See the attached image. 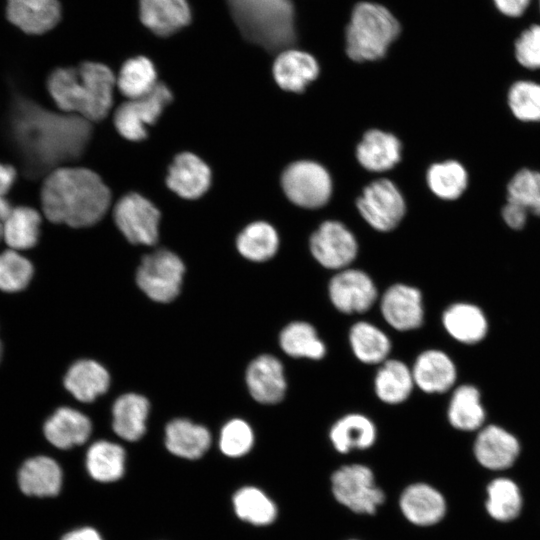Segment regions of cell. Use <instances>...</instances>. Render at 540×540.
Here are the masks:
<instances>
[{"label":"cell","instance_id":"6da1fadb","mask_svg":"<svg viewBox=\"0 0 540 540\" xmlns=\"http://www.w3.org/2000/svg\"><path fill=\"white\" fill-rule=\"evenodd\" d=\"M12 136L30 173L46 175L85 157L95 124L18 99L11 113Z\"/></svg>","mask_w":540,"mask_h":540},{"label":"cell","instance_id":"7a4b0ae2","mask_svg":"<svg viewBox=\"0 0 540 540\" xmlns=\"http://www.w3.org/2000/svg\"><path fill=\"white\" fill-rule=\"evenodd\" d=\"M113 199L111 189L96 171L76 165L49 172L40 192L45 217L74 229L90 228L105 219Z\"/></svg>","mask_w":540,"mask_h":540},{"label":"cell","instance_id":"3957f363","mask_svg":"<svg viewBox=\"0 0 540 540\" xmlns=\"http://www.w3.org/2000/svg\"><path fill=\"white\" fill-rule=\"evenodd\" d=\"M116 74L107 64L83 61L60 67L47 79V90L60 112L98 124L114 109Z\"/></svg>","mask_w":540,"mask_h":540},{"label":"cell","instance_id":"277c9868","mask_svg":"<svg viewBox=\"0 0 540 540\" xmlns=\"http://www.w3.org/2000/svg\"><path fill=\"white\" fill-rule=\"evenodd\" d=\"M241 37L269 54L295 48L300 41L293 0H226Z\"/></svg>","mask_w":540,"mask_h":540},{"label":"cell","instance_id":"5b68a950","mask_svg":"<svg viewBox=\"0 0 540 540\" xmlns=\"http://www.w3.org/2000/svg\"><path fill=\"white\" fill-rule=\"evenodd\" d=\"M401 32L400 22L387 7L359 1L354 4L344 30L346 55L359 63L381 60Z\"/></svg>","mask_w":540,"mask_h":540},{"label":"cell","instance_id":"8992f818","mask_svg":"<svg viewBox=\"0 0 540 540\" xmlns=\"http://www.w3.org/2000/svg\"><path fill=\"white\" fill-rule=\"evenodd\" d=\"M173 100L171 88L159 80L149 93L118 104L113 111L112 124L125 140L142 142L148 138L150 128L158 123Z\"/></svg>","mask_w":540,"mask_h":540},{"label":"cell","instance_id":"52a82bcc","mask_svg":"<svg viewBox=\"0 0 540 540\" xmlns=\"http://www.w3.org/2000/svg\"><path fill=\"white\" fill-rule=\"evenodd\" d=\"M111 219L122 237L132 245L153 246L159 240L161 210L138 192H128L117 198Z\"/></svg>","mask_w":540,"mask_h":540},{"label":"cell","instance_id":"ba28073f","mask_svg":"<svg viewBox=\"0 0 540 540\" xmlns=\"http://www.w3.org/2000/svg\"><path fill=\"white\" fill-rule=\"evenodd\" d=\"M184 273L182 259L169 249L159 248L142 257L136 283L150 299L167 303L179 294Z\"/></svg>","mask_w":540,"mask_h":540},{"label":"cell","instance_id":"9c48e42d","mask_svg":"<svg viewBox=\"0 0 540 540\" xmlns=\"http://www.w3.org/2000/svg\"><path fill=\"white\" fill-rule=\"evenodd\" d=\"M332 494L337 502L357 514H374L385 501L372 470L362 464L345 465L331 476Z\"/></svg>","mask_w":540,"mask_h":540},{"label":"cell","instance_id":"30bf717a","mask_svg":"<svg viewBox=\"0 0 540 540\" xmlns=\"http://www.w3.org/2000/svg\"><path fill=\"white\" fill-rule=\"evenodd\" d=\"M281 186L292 203L309 209L325 205L332 193V181L326 169L307 160L290 164L282 173Z\"/></svg>","mask_w":540,"mask_h":540},{"label":"cell","instance_id":"8fae6325","mask_svg":"<svg viewBox=\"0 0 540 540\" xmlns=\"http://www.w3.org/2000/svg\"><path fill=\"white\" fill-rule=\"evenodd\" d=\"M364 220L382 232L393 230L405 214V202L398 188L387 179L370 183L357 200Z\"/></svg>","mask_w":540,"mask_h":540},{"label":"cell","instance_id":"7c38bea8","mask_svg":"<svg viewBox=\"0 0 540 540\" xmlns=\"http://www.w3.org/2000/svg\"><path fill=\"white\" fill-rule=\"evenodd\" d=\"M212 182L213 172L209 164L189 151L176 154L166 170V187L183 200L202 198L210 190Z\"/></svg>","mask_w":540,"mask_h":540},{"label":"cell","instance_id":"4fadbf2b","mask_svg":"<svg viewBox=\"0 0 540 540\" xmlns=\"http://www.w3.org/2000/svg\"><path fill=\"white\" fill-rule=\"evenodd\" d=\"M357 249L354 235L337 221L322 223L310 238L313 257L328 269L347 267L355 259Z\"/></svg>","mask_w":540,"mask_h":540},{"label":"cell","instance_id":"5bb4252c","mask_svg":"<svg viewBox=\"0 0 540 540\" xmlns=\"http://www.w3.org/2000/svg\"><path fill=\"white\" fill-rule=\"evenodd\" d=\"M330 300L340 312L363 313L370 309L377 299V289L365 272L344 269L337 273L328 286Z\"/></svg>","mask_w":540,"mask_h":540},{"label":"cell","instance_id":"9a60e30c","mask_svg":"<svg viewBox=\"0 0 540 540\" xmlns=\"http://www.w3.org/2000/svg\"><path fill=\"white\" fill-rule=\"evenodd\" d=\"M381 312L386 322L396 330L417 329L424 318L421 292L409 285L394 284L382 296Z\"/></svg>","mask_w":540,"mask_h":540},{"label":"cell","instance_id":"2e32d148","mask_svg":"<svg viewBox=\"0 0 540 540\" xmlns=\"http://www.w3.org/2000/svg\"><path fill=\"white\" fill-rule=\"evenodd\" d=\"M251 396L262 404H276L285 396L287 383L281 361L273 355L256 357L246 370Z\"/></svg>","mask_w":540,"mask_h":540},{"label":"cell","instance_id":"e0dca14e","mask_svg":"<svg viewBox=\"0 0 540 540\" xmlns=\"http://www.w3.org/2000/svg\"><path fill=\"white\" fill-rule=\"evenodd\" d=\"M141 23L158 37H169L192 20L187 0H139Z\"/></svg>","mask_w":540,"mask_h":540},{"label":"cell","instance_id":"ac0fdd59","mask_svg":"<svg viewBox=\"0 0 540 540\" xmlns=\"http://www.w3.org/2000/svg\"><path fill=\"white\" fill-rule=\"evenodd\" d=\"M316 58L308 52L295 48L277 54L272 75L276 84L285 91L300 93L319 75Z\"/></svg>","mask_w":540,"mask_h":540},{"label":"cell","instance_id":"d6986e66","mask_svg":"<svg viewBox=\"0 0 540 540\" xmlns=\"http://www.w3.org/2000/svg\"><path fill=\"white\" fill-rule=\"evenodd\" d=\"M403 516L417 526H431L441 521L446 512L443 495L425 483L406 487L399 498Z\"/></svg>","mask_w":540,"mask_h":540},{"label":"cell","instance_id":"ffe728a7","mask_svg":"<svg viewBox=\"0 0 540 540\" xmlns=\"http://www.w3.org/2000/svg\"><path fill=\"white\" fill-rule=\"evenodd\" d=\"M9 21L29 34L53 29L61 18L58 0H7Z\"/></svg>","mask_w":540,"mask_h":540},{"label":"cell","instance_id":"44dd1931","mask_svg":"<svg viewBox=\"0 0 540 540\" xmlns=\"http://www.w3.org/2000/svg\"><path fill=\"white\" fill-rule=\"evenodd\" d=\"M520 451L517 439L504 429L490 425L478 435L474 453L479 463L491 470L510 467Z\"/></svg>","mask_w":540,"mask_h":540},{"label":"cell","instance_id":"7402d4cb","mask_svg":"<svg viewBox=\"0 0 540 540\" xmlns=\"http://www.w3.org/2000/svg\"><path fill=\"white\" fill-rule=\"evenodd\" d=\"M91 431L90 419L70 407L58 408L44 424L46 439L60 449L83 444L89 438Z\"/></svg>","mask_w":540,"mask_h":540},{"label":"cell","instance_id":"603a6c76","mask_svg":"<svg viewBox=\"0 0 540 540\" xmlns=\"http://www.w3.org/2000/svg\"><path fill=\"white\" fill-rule=\"evenodd\" d=\"M412 370L414 383L426 393H442L455 382L456 369L452 360L442 351L421 353Z\"/></svg>","mask_w":540,"mask_h":540},{"label":"cell","instance_id":"cb8c5ba5","mask_svg":"<svg viewBox=\"0 0 540 540\" xmlns=\"http://www.w3.org/2000/svg\"><path fill=\"white\" fill-rule=\"evenodd\" d=\"M362 167L372 172L393 168L401 158V144L393 134L381 130L367 131L356 149Z\"/></svg>","mask_w":540,"mask_h":540},{"label":"cell","instance_id":"d4e9b609","mask_svg":"<svg viewBox=\"0 0 540 540\" xmlns=\"http://www.w3.org/2000/svg\"><path fill=\"white\" fill-rule=\"evenodd\" d=\"M110 384L108 371L91 359L76 361L64 377V386L72 396L85 403L94 401L105 393Z\"/></svg>","mask_w":540,"mask_h":540},{"label":"cell","instance_id":"484cf974","mask_svg":"<svg viewBox=\"0 0 540 540\" xmlns=\"http://www.w3.org/2000/svg\"><path fill=\"white\" fill-rule=\"evenodd\" d=\"M19 486L28 496H54L62 483V473L55 460L46 456L28 459L20 468Z\"/></svg>","mask_w":540,"mask_h":540},{"label":"cell","instance_id":"4316f807","mask_svg":"<svg viewBox=\"0 0 540 540\" xmlns=\"http://www.w3.org/2000/svg\"><path fill=\"white\" fill-rule=\"evenodd\" d=\"M148 413L149 402L144 396L135 393L121 395L112 408L114 432L127 441L140 439L146 431Z\"/></svg>","mask_w":540,"mask_h":540},{"label":"cell","instance_id":"83f0119b","mask_svg":"<svg viewBox=\"0 0 540 540\" xmlns=\"http://www.w3.org/2000/svg\"><path fill=\"white\" fill-rule=\"evenodd\" d=\"M165 443L172 454L197 459L208 450L211 435L202 425L194 424L187 419H174L166 426Z\"/></svg>","mask_w":540,"mask_h":540},{"label":"cell","instance_id":"f1b7e54d","mask_svg":"<svg viewBox=\"0 0 540 540\" xmlns=\"http://www.w3.org/2000/svg\"><path fill=\"white\" fill-rule=\"evenodd\" d=\"M374 423L365 415L347 414L333 424L329 438L339 453H349L353 449L370 448L376 440Z\"/></svg>","mask_w":540,"mask_h":540},{"label":"cell","instance_id":"f546056e","mask_svg":"<svg viewBox=\"0 0 540 540\" xmlns=\"http://www.w3.org/2000/svg\"><path fill=\"white\" fill-rule=\"evenodd\" d=\"M158 82V70L154 62L144 55L127 58L116 74V88L125 99L149 93Z\"/></svg>","mask_w":540,"mask_h":540},{"label":"cell","instance_id":"4dcf8cb0","mask_svg":"<svg viewBox=\"0 0 540 540\" xmlns=\"http://www.w3.org/2000/svg\"><path fill=\"white\" fill-rule=\"evenodd\" d=\"M412 370L402 361L385 360L378 369L374 388L377 397L387 404L404 402L414 386Z\"/></svg>","mask_w":540,"mask_h":540},{"label":"cell","instance_id":"1f68e13d","mask_svg":"<svg viewBox=\"0 0 540 540\" xmlns=\"http://www.w3.org/2000/svg\"><path fill=\"white\" fill-rule=\"evenodd\" d=\"M279 247L275 228L265 221H254L246 225L237 235L236 248L245 259L264 262L271 259Z\"/></svg>","mask_w":540,"mask_h":540},{"label":"cell","instance_id":"d6a6232c","mask_svg":"<svg viewBox=\"0 0 540 540\" xmlns=\"http://www.w3.org/2000/svg\"><path fill=\"white\" fill-rule=\"evenodd\" d=\"M41 215L31 207L13 208L9 217L2 224L3 240L16 251L34 247L39 239Z\"/></svg>","mask_w":540,"mask_h":540},{"label":"cell","instance_id":"836d02e7","mask_svg":"<svg viewBox=\"0 0 540 540\" xmlns=\"http://www.w3.org/2000/svg\"><path fill=\"white\" fill-rule=\"evenodd\" d=\"M279 344L284 353L294 358L319 360L326 354V347L316 329L307 322L294 321L283 328Z\"/></svg>","mask_w":540,"mask_h":540},{"label":"cell","instance_id":"e575fe53","mask_svg":"<svg viewBox=\"0 0 540 540\" xmlns=\"http://www.w3.org/2000/svg\"><path fill=\"white\" fill-rule=\"evenodd\" d=\"M354 355L363 363H383L391 350L388 336L375 325L360 321L355 323L349 333Z\"/></svg>","mask_w":540,"mask_h":540},{"label":"cell","instance_id":"d590c367","mask_svg":"<svg viewBox=\"0 0 540 540\" xmlns=\"http://www.w3.org/2000/svg\"><path fill=\"white\" fill-rule=\"evenodd\" d=\"M443 324L452 337L464 343L481 340L487 329L485 317L480 309L464 303L450 306L444 312Z\"/></svg>","mask_w":540,"mask_h":540},{"label":"cell","instance_id":"8d00e7d4","mask_svg":"<svg viewBox=\"0 0 540 540\" xmlns=\"http://www.w3.org/2000/svg\"><path fill=\"white\" fill-rule=\"evenodd\" d=\"M124 462V449L112 442L97 441L87 451V469L94 479L101 482L119 479L124 472Z\"/></svg>","mask_w":540,"mask_h":540},{"label":"cell","instance_id":"74e56055","mask_svg":"<svg viewBox=\"0 0 540 540\" xmlns=\"http://www.w3.org/2000/svg\"><path fill=\"white\" fill-rule=\"evenodd\" d=\"M237 516L251 524L263 526L274 522L277 517L275 503L260 489L243 487L233 497Z\"/></svg>","mask_w":540,"mask_h":540},{"label":"cell","instance_id":"f35d334b","mask_svg":"<svg viewBox=\"0 0 540 540\" xmlns=\"http://www.w3.org/2000/svg\"><path fill=\"white\" fill-rule=\"evenodd\" d=\"M484 417L478 390L470 385L457 388L448 409L451 425L460 430H475L481 426Z\"/></svg>","mask_w":540,"mask_h":540},{"label":"cell","instance_id":"ab89813d","mask_svg":"<svg viewBox=\"0 0 540 540\" xmlns=\"http://www.w3.org/2000/svg\"><path fill=\"white\" fill-rule=\"evenodd\" d=\"M486 509L495 520L507 522L515 519L522 508L518 486L510 479L497 478L487 487Z\"/></svg>","mask_w":540,"mask_h":540},{"label":"cell","instance_id":"60d3db41","mask_svg":"<svg viewBox=\"0 0 540 540\" xmlns=\"http://www.w3.org/2000/svg\"><path fill=\"white\" fill-rule=\"evenodd\" d=\"M430 190L439 198L454 200L462 195L468 183L465 168L456 161L433 164L427 172Z\"/></svg>","mask_w":540,"mask_h":540},{"label":"cell","instance_id":"b9f144b4","mask_svg":"<svg viewBox=\"0 0 540 540\" xmlns=\"http://www.w3.org/2000/svg\"><path fill=\"white\" fill-rule=\"evenodd\" d=\"M34 274L32 263L19 251L8 249L0 253V290L20 292L30 283Z\"/></svg>","mask_w":540,"mask_h":540},{"label":"cell","instance_id":"7bdbcfd3","mask_svg":"<svg viewBox=\"0 0 540 540\" xmlns=\"http://www.w3.org/2000/svg\"><path fill=\"white\" fill-rule=\"evenodd\" d=\"M508 200L540 216V172L518 171L508 184Z\"/></svg>","mask_w":540,"mask_h":540},{"label":"cell","instance_id":"ee69618b","mask_svg":"<svg viewBox=\"0 0 540 540\" xmlns=\"http://www.w3.org/2000/svg\"><path fill=\"white\" fill-rule=\"evenodd\" d=\"M514 116L522 121H540V84L521 80L515 82L508 94Z\"/></svg>","mask_w":540,"mask_h":540},{"label":"cell","instance_id":"f6af8a7d","mask_svg":"<svg viewBox=\"0 0 540 540\" xmlns=\"http://www.w3.org/2000/svg\"><path fill=\"white\" fill-rule=\"evenodd\" d=\"M254 443L250 425L242 419L227 422L220 434V449L229 457H240L248 453Z\"/></svg>","mask_w":540,"mask_h":540},{"label":"cell","instance_id":"bcb514c9","mask_svg":"<svg viewBox=\"0 0 540 540\" xmlns=\"http://www.w3.org/2000/svg\"><path fill=\"white\" fill-rule=\"evenodd\" d=\"M517 62L524 68L540 69V24L522 30L513 43Z\"/></svg>","mask_w":540,"mask_h":540},{"label":"cell","instance_id":"7dc6e473","mask_svg":"<svg viewBox=\"0 0 540 540\" xmlns=\"http://www.w3.org/2000/svg\"><path fill=\"white\" fill-rule=\"evenodd\" d=\"M496 10L511 19L521 18L529 8L532 0H492Z\"/></svg>","mask_w":540,"mask_h":540},{"label":"cell","instance_id":"c3c4849f","mask_svg":"<svg viewBox=\"0 0 540 540\" xmlns=\"http://www.w3.org/2000/svg\"><path fill=\"white\" fill-rule=\"evenodd\" d=\"M527 212L520 204L508 200L503 207L502 216L509 227L521 229L526 223Z\"/></svg>","mask_w":540,"mask_h":540},{"label":"cell","instance_id":"681fc988","mask_svg":"<svg viewBox=\"0 0 540 540\" xmlns=\"http://www.w3.org/2000/svg\"><path fill=\"white\" fill-rule=\"evenodd\" d=\"M15 177L16 171L12 166L0 163V196H4L11 188Z\"/></svg>","mask_w":540,"mask_h":540},{"label":"cell","instance_id":"f907efd6","mask_svg":"<svg viewBox=\"0 0 540 540\" xmlns=\"http://www.w3.org/2000/svg\"><path fill=\"white\" fill-rule=\"evenodd\" d=\"M62 540H102L92 528L86 527L67 533Z\"/></svg>","mask_w":540,"mask_h":540},{"label":"cell","instance_id":"816d5d0a","mask_svg":"<svg viewBox=\"0 0 540 540\" xmlns=\"http://www.w3.org/2000/svg\"><path fill=\"white\" fill-rule=\"evenodd\" d=\"M13 208L9 201L4 197L0 196V223L3 222L9 217Z\"/></svg>","mask_w":540,"mask_h":540},{"label":"cell","instance_id":"f5cc1de1","mask_svg":"<svg viewBox=\"0 0 540 540\" xmlns=\"http://www.w3.org/2000/svg\"><path fill=\"white\" fill-rule=\"evenodd\" d=\"M2 353H3V347H2V343L0 341V360L2 358Z\"/></svg>","mask_w":540,"mask_h":540},{"label":"cell","instance_id":"db71d44e","mask_svg":"<svg viewBox=\"0 0 540 540\" xmlns=\"http://www.w3.org/2000/svg\"><path fill=\"white\" fill-rule=\"evenodd\" d=\"M3 239V236H2V223H0V240Z\"/></svg>","mask_w":540,"mask_h":540},{"label":"cell","instance_id":"11a10c76","mask_svg":"<svg viewBox=\"0 0 540 540\" xmlns=\"http://www.w3.org/2000/svg\"><path fill=\"white\" fill-rule=\"evenodd\" d=\"M538 5H539V11H540V0H538Z\"/></svg>","mask_w":540,"mask_h":540}]
</instances>
